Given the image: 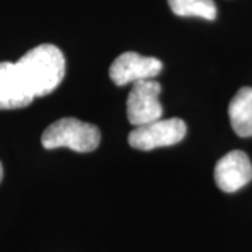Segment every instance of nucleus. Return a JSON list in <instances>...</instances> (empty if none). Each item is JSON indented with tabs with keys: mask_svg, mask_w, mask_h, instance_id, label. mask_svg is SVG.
<instances>
[{
	"mask_svg": "<svg viewBox=\"0 0 252 252\" xmlns=\"http://www.w3.org/2000/svg\"><path fill=\"white\" fill-rule=\"evenodd\" d=\"M32 101L16 63L0 62V109L26 108Z\"/></svg>",
	"mask_w": 252,
	"mask_h": 252,
	"instance_id": "obj_7",
	"label": "nucleus"
},
{
	"mask_svg": "<svg viewBox=\"0 0 252 252\" xmlns=\"http://www.w3.org/2000/svg\"><path fill=\"white\" fill-rule=\"evenodd\" d=\"M160 93L161 86L153 79L135 83L126 101L129 124L137 127L161 119L162 105L158 99Z\"/></svg>",
	"mask_w": 252,
	"mask_h": 252,
	"instance_id": "obj_4",
	"label": "nucleus"
},
{
	"mask_svg": "<svg viewBox=\"0 0 252 252\" xmlns=\"http://www.w3.org/2000/svg\"><path fill=\"white\" fill-rule=\"evenodd\" d=\"M3 180V167H1V162H0V182Z\"/></svg>",
	"mask_w": 252,
	"mask_h": 252,
	"instance_id": "obj_10",
	"label": "nucleus"
},
{
	"mask_svg": "<svg viewBox=\"0 0 252 252\" xmlns=\"http://www.w3.org/2000/svg\"><path fill=\"white\" fill-rule=\"evenodd\" d=\"M16 66L34 98L45 97L56 90L66 72L62 51L52 44H42L30 49L16 62Z\"/></svg>",
	"mask_w": 252,
	"mask_h": 252,
	"instance_id": "obj_1",
	"label": "nucleus"
},
{
	"mask_svg": "<svg viewBox=\"0 0 252 252\" xmlns=\"http://www.w3.org/2000/svg\"><path fill=\"white\" fill-rule=\"evenodd\" d=\"M99 140L101 133L97 126L76 118L58 119L46 127L41 137V143L48 150L67 147L79 153L94 152Z\"/></svg>",
	"mask_w": 252,
	"mask_h": 252,
	"instance_id": "obj_2",
	"label": "nucleus"
},
{
	"mask_svg": "<svg viewBox=\"0 0 252 252\" xmlns=\"http://www.w3.org/2000/svg\"><path fill=\"white\" fill-rule=\"evenodd\" d=\"M231 127L240 137H252V89L243 87L228 105Z\"/></svg>",
	"mask_w": 252,
	"mask_h": 252,
	"instance_id": "obj_8",
	"label": "nucleus"
},
{
	"mask_svg": "<svg viewBox=\"0 0 252 252\" xmlns=\"http://www.w3.org/2000/svg\"><path fill=\"white\" fill-rule=\"evenodd\" d=\"M252 180V164L248 154L234 150L223 156L215 167V181L220 190L233 193Z\"/></svg>",
	"mask_w": 252,
	"mask_h": 252,
	"instance_id": "obj_6",
	"label": "nucleus"
},
{
	"mask_svg": "<svg viewBox=\"0 0 252 252\" xmlns=\"http://www.w3.org/2000/svg\"><path fill=\"white\" fill-rule=\"evenodd\" d=\"M162 70V63L152 58L142 56L136 52L119 55L109 67V77L115 86H126L129 83L152 80Z\"/></svg>",
	"mask_w": 252,
	"mask_h": 252,
	"instance_id": "obj_5",
	"label": "nucleus"
},
{
	"mask_svg": "<svg viewBox=\"0 0 252 252\" xmlns=\"http://www.w3.org/2000/svg\"><path fill=\"white\" fill-rule=\"evenodd\" d=\"M170 9L180 17H199L213 21L217 16L213 0H168Z\"/></svg>",
	"mask_w": 252,
	"mask_h": 252,
	"instance_id": "obj_9",
	"label": "nucleus"
},
{
	"mask_svg": "<svg viewBox=\"0 0 252 252\" xmlns=\"http://www.w3.org/2000/svg\"><path fill=\"white\" fill-rule=\"evenodd\" d=\"M187 135V125L180 118L158 119L147 125L135 127L127 137L130 147L150 152L158 147L180 143Z\"/></svg>",
	"mask_w": 252,
	"mask_h": 252,
	"instance_id": "obj_3",
	"label": "nucleus"
}]
</instances>
